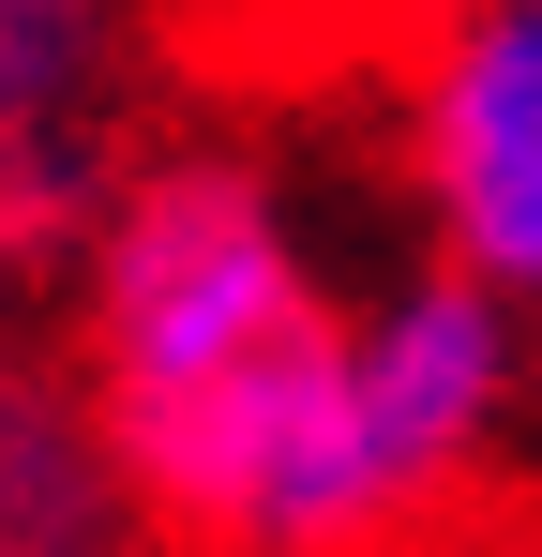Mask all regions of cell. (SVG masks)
I'll return each mask as SVG.
<instances>
[{
    "label": "cell",
    "mask_w": 542,
    "mask_h": 557,
    "mask_svg": "<svg viewBox=\"0 0 542 557\" xmlns=\"http://www.w3.org/2000/svg\"><path fill=\"white\" fill-rule=\"evenodd\" d=\"M513 392H528L513 301L422 257L106 453L136 482V528L181 557H438L513 437Z\"/></svg>",
    "instance_id": "1"
},
{
    "label": "cell",
    "mask_w": 542,
    "mask_h": 557,
    "mask_svg": "<svg viewBox=\"0 0 542 557\" xmlns=\"http://www.w3.org/2000/svg\"><path fill=\"white\" fill-rule=\"evenodd\" d=\"M317 317H332V272L301 242V196L271 182V151L167 121L61 272V332H76L61 362L106 407V437H136V422L226 392L242 362H271Z\"/></svg>",
    "instance_id": "2"
},
{
    "label": "cell",
    "mask_w": 542,
    "mask_h": 557,
    "mask_svg": "<svg viewBox=\"0 0 542 557\" xmlns=\"http://www.w3.org/2000/svg\"><path fill=\"white\" fill-rule=\"evenodd\" d=\"M181 0H0V317L61 301L90 211L181 121Z\"/></svg>",
    "instance_id": "3"
},
{
    "label": "cell",
    "mask_w": 542,
    "mask_h": 557,
    "mask_svg": "<svg viewBox=\"0 0 542 557\" xmlns=\"http://www.w3.org/2000/svg\"><path fill=\"white\" fill-rule=\"evenodd\" d=\"M407 182L438 272L542 301V0H438L407 30Z\"/></svg>",
    "instance_id": "4"
},
{
    "label": "cell",
    "mask_w": 542,
    "mask_h": 557,
    "mask_svg": "<svg viewBox=\"0 0 542 557\" xmlns=\"http://www.w3.org/2000/svg\"><path fill=\"white\" fill-rule=\"evenodd\" d=\"M136 482L106 453V407L76 392L61 347L0 317V557H136Z\"/></svg>",
    "instance_id": "5"
},
{
    "label": "cell",
    "mask_w": 542,
    "mask_h": 557,
    "mask_svg": "<svg viewBox=\"0 0 542 557\" xmlns=\"http://www.w3.org/2000/svg\"><path fill=\"white\" fill-rule=\"evenodd\" d=\"M438 557H452V543H438Z\"/></svg>",
    "instance_id": "6"
}]
</instances>
